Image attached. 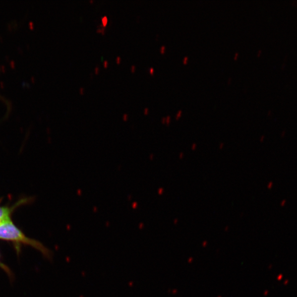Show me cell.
Returning a JSON list of instances; mask_svg holds the SVG:
<instances>
[{"instance_id": "1", "label": "cell", "mask_w": 297, "mask_h": 297, "mask_svg": "<svg viewBox=\"0 0 297 297\" xmlns=\"http://www.w3.org/2000/svg\"><path fill=\"white\" fill-rule=\"evenodd\" d=\"M0 240L8 241L14 245L17 253L21 251L22 245H27L38 250L45 258H52V251L40 241L28 238L13 222L12 219L0 224Z\"/></svg>"}, {"instance_id": "2", "label": "cell", "mask_w": 297, "mask_h": 297, "mask_svg": "<svg viewBox=\"0 0 297 297\" xmlns=\"http://www.w3.org/2000/svg\"><path fill=\"white\" fill-rule=\"evenodd\" d=\"M30 202V199L28 198H23L20 200L18 202L15 203L13 205L1 206L0 205V224L3 221L11 219V216L19 206H21L25 204Z\"/></svg>"}, {"instance_id": "3", "label": "cell", "mask_w": 297, "mask_h": 297, "mask_svg": "<svg viewBox=\"0 0 297 297\" xmlns=\"http://www.w3.org/2000/svg\"><path fill=\"white\" fill-rule=\"evenodd\" d=\"M0 267H1V268H3L5 271H6L7 273L9 274V275H11V273H10L9 269L7 268V267L5 266L3 264H2L1 262V253H0Z\"/></svg>"}, {"instance_id": "4", "label": "cell", "mask_w": 297, "mask_h": 297, "mask_svg": "<svg viewBox=\"0 0 297 297\" xmlns=\"http://www.w3.org/2000/svg\"><path fill=\"white\" fill-rule=\"evenodd\" d=\"M102 21L103 22V24L104 27L107 26V24L108 22V18L107 16H104L102 18Z\"/></svg>"}, {"instance_id": "5", "label": "cell", "mask_w": 297, "mask_h": 297, "mask_svg": "<svg viewBox=\"0 0 297 297\" xmlns=\"http://www.w3.org/2000/svg\"><path fill=\"white\" fill-rule=\"evenodd\" d=\"M165 49L166 48L164 46L161 47L160 52H162V53H164L165 52Z\"/></svg>"}, {"instance_id": "6", "label": "cell", "mask_w": 297, "mask_h": 297, "mask_svg": "<svg viewBox=\"0 0 297 297\" xmlns=\"http://www.w3.org/2000/svg\"><path fill=\"white\" fill-rule=\"evenodd\" d=\"M149 72H150L151 74H153V73H154V68H150L149 69Z\"/></svg>"}, {"instance_id": "7", "label": "cell", "mask_w": 297, "mask_h": 297, "mask_svg": "<svg viewBox=\"0 0 297 297\" xmlns=\"http://www.w3.org/2000/svg\"><path fill=\"white\" fill-rule=\"evenodd\" d=\"M109 62L107 61H105L104 62V65L105 67H107L108 66Z\"/></svg>"}, {"instance_id": "8", "label": "cell", "mask_w": 297, "mask_h": 297, "mask_svg": "<svg viewBox=\"0 0 297 297\" xmlns=\"http://www.w3.org/2000/svg\"><path fill=\"white\" fill-rule=\"evenodd\" d=\"M116 60H117V61L118 62V63H119L120 62V61H121V59H120V57H118L117 58V59H116Z\"/></svg>"}, {"instance_id": "9", "label": "cell", "mask_w": 297, "mask_h": 297, "mask_svg": "<svg viewBox=\"0 0 297 297\" xmlns=\"http://www.w3.org/2000/svg\"><path fill=\"white\" fill-rule=\"evenodd\" d=\"M99 70V68L98 67H96L95 68V73H98Z\"/></svg>"}, {"instance_id": "10", "label": "cell", "mask_w": 297, "mask_h": 297, "mask_svg": "<svg viewBox=\"0 0 297 297\" xmlns=\"http://www.w3.org/2000/svg\"><path fill=\"white\" fill-rule=\"evenodd\" d=\"M188 59V58H187V57H185V58H184V59H183V62H184V63H186V62H187Z\"/></svg>"}, {"instance_id": "11", "label": "cell", "mask_w": 297, "mask_h": 297, "mask_svg": "<svg viewBox=\"0 0 297 297\" xmlns=\"http://www.w3.org/2000/svg\"><path fill=\"white\" fill-rule=\"evenodd\" d=\"M135 69V66H131L132 71H134Z\"/></svg>"}, {"instance_id": "12", "label": "cell", "mask_w": 297, "mask_h": 297, "mask_svg": "<svg viewBox=\"0 0 297 297\" xmlns=\"http://www.w3.org/2000/svg\"><path fill=\"white\" fill-rule=\"evenodd\" d=\"M83 92H84V89L82 88H80V92L81 93H83Z\"/></svg>"}, {"instance_id": "13", "label": "cell", "mask_w": 297, "mask_h": 297, "mask_svg": "<svg viewBox=\"0 0 297 297\" xmlns=\"http://www.w3.org/2000/svg\"><path fill=\"white\" fill-rule=\"evenodd\" d=\"M238 56V53H236L235 55V59H236Z\"/></svg>"}, {"instance_id": "14", "label": "cell", "mask_w": 297, "mask_h": 297, "mask_svg": "<svg viewBox=\"0 0 297 297\" xmlns=\"http://www.w3.org/2000/svg\"><path fill=\"white\" fill-rule=\"evenodd\" d=\"M261 50H259V52H258V57L259 56V55H261Z\"/></svg>"}, {"instance_id": "15", "label": "cell", "mask_w": 297, "mask_h": 297, "mask_svg": "<svg viewBox=\"0 0 297 297\" xmlns=\"http://www.w3.org/2000/svg\"><path fill=\"white\" fill-rule=\"evenodd\" d=\"M285 63H284L283 65H282V69H284L285 67Z\"/></svg>"}]
</instances>
